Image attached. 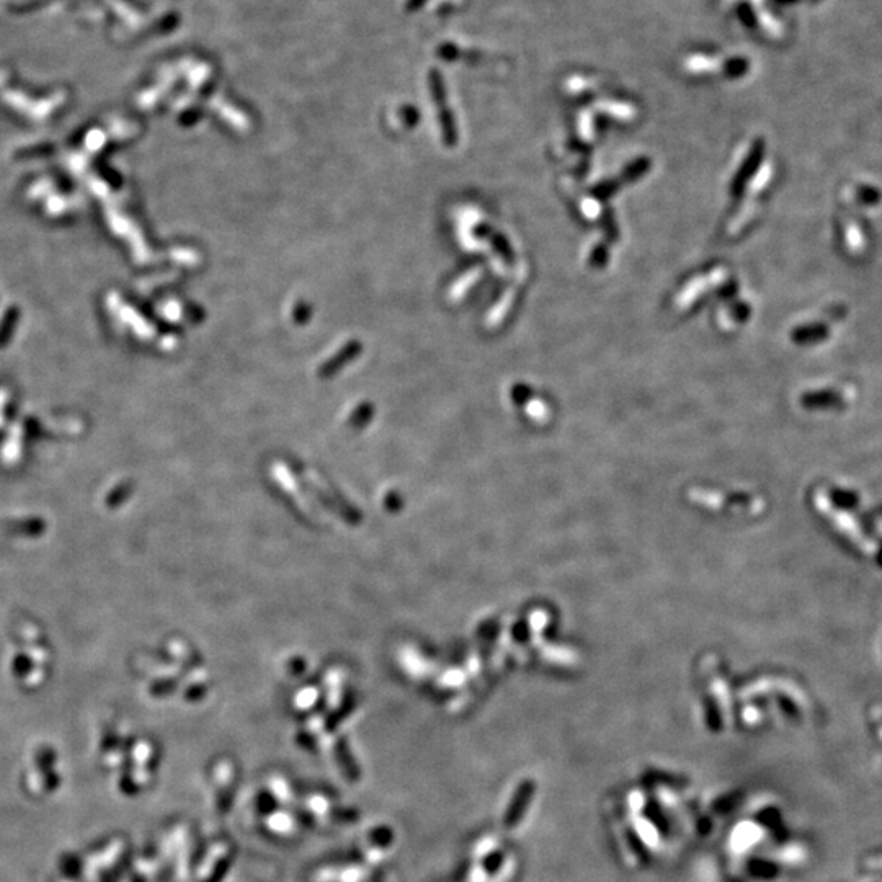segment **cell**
Returning <instances> with one entry per match:
<instances>
[{"label":"cell","instance_id":"1","mask_svg":"<svg viewBox=\"0 0 882 882\" xmlns=\"http://www.w3.org/2000/svg\"><path fill=\"white\" fill-rule=\"evenodd\" d=\"M266 824H269V826L273 830V832L281 833V835L289 833L291 830L294 829V820L291 819V815L285 814V812H275L273 815L269 817Z\"/></svg>","mask_w":882,"mask_h":882},{"label":"cell","instance_id":"2","mask_svg":"<svg viewBox=\"0 0 882 882\" xmlns=\"http://www.w3.org/2000/svg\"><path fill=\"white\" fill-rule=\"evenodd\" d=\"M307 807L316 815H325L329 812V801H325L322 796H312L307 799Z\"/></svg>","mask_w":882,"mask_h":882},{"label":"cell","instance_id":"3","mask_svg":"<svg viewBox=\"0 0 882 882\" xmlns=\"http://www.w3.org/2000/svg\"><path fill=\"white\" fill-rule=\"evenodd\" d=\"M271 789H273L275 797L278 799L281 802H286L291 799V792L288 784H286L281 778H275L273 783H271Z\"/></svg>","mask_w":882,"mask_h":882},{"label":"cell","instance_id":"4","mask_svg":"<svg viewBox=\"0 0 882 882\" xmlns=\"http://www.w3.org/2000/svg\"><path fill=\"white\" fill-rule=\"evenodd\" d=\"M366 874V871L362 870V867H346L341 872H339V881L341 882H359Z\"/></svg>","mask_w":882,"mask_h":882},{"label":"cell","instance_id":"5","mask_svg":"<svg viewBox=\"0 0 882 882\" xmlns=\"http://www.w3.org/2000/svg\"><path fill=\"white\" fill-rule=\"evenodd\" d=\"M382 854H384V853H382L381 848H374L368 854V861L369 863H380L382 860Z\"/></svg>","mask_w":882,"mask_h":882}]
</instances>
